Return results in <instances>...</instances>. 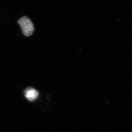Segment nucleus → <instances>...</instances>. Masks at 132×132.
I'll list each match as a JSON object with an SVG mask.
<instances>
[{
  "label": "nucleus",
  "mask_w": 132,
  "mask_h": 132,
  "mask_svg": "<svg viewBox=\"0 0 132 132\" xmlns=\"http://www.w3.org/2000/svg\"><path fill=\"white\" fill-rule=\"evenodd\" d=\"M24 36L28 37L32 35L34 27L32 21L27 16H23L18 21Z\"/></svg>",
  "instance_id": "1"
},
{
  "label": "nucleus",
  "mask_w": 132,
  "mask_h": 132,
  "mask_svg": "<svg viewBox=\"0 0 132 132\" xmlns=\"http://www.w3.org/2000/svg\"><path fill=\"white\" fill-rule=\"evenodd\" d=\"M39 95V93L36 89L28 88L24 90V96L28 100L32 101L37 99Z\"/></svg>",
  "instance_id": "2"
}]
</instances>
